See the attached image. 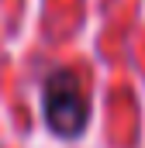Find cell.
<instances>
[{"instance_id":"obj_1","label":"cell","mask_w":145,"mask_h":148,"mask_svg":"<svg viewBox=\"0 0 145 148\" xmlns=\"http://www.w3.org/2000/svg\"><path fill=\"white\" fill-rule=\"evenodd\" d=\"M41 107H45V124L55 134H62V138L79 134L86 127V121H90L83 83H79V76L72 73V69H55V73L45 79Z\"/></svg>"}]
</instances>
